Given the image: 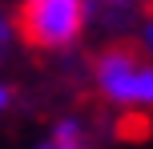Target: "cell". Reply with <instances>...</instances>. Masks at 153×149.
<instances>
[{"label":"cell","instance_id":"obj_1","mask_svg":"<svg viewBox=\"0 0 153 149\" xmlns=\"http://www.w3.org/2000/svg\"><path fill=\"white\" fill-rule=\"evenodd\" d=\"M93 81L101 97L113 101L125 113H149L153 109V61L137 44H109L93 61Z\"/></svg>","mask_w":153,"mask_h":149},{"label":"cell","instance_id":"obj_2","mask_svg":"<svg viewBox=\"0 0 153 149\" xmlns=\"http://www.w3.org/2000/svg\"><path fill=\"white\" fill-rule=\"evenodd\" d=\"M85 16H89L85 0H20L12 28L28 48L56 53V48H69L85 32Z\"/></svg>","mask_w":153,"mask_h":149},{"label":"cell","instance_id":"obj_3","mask_svg":"<svg viewBox=\"0 0 153 149\" xmlns=\"http://www.w3.org/2000/svg\"><path fill=\"white\" fill-rule=\"evenodd\" d=\"M48 149H89V137H85V129L76 121H61L53 129V137H48Z\"/></svg>","mask_w":153,"mask_h":149},{"label":"cell","instance_id":"obj_4","mask_svg":"<svg viewBox=\"0 0 153 149\" xmlns=\"http://www.w3.org/2000/svg\"><path fill=\"white\" fill-rule=\"evenodd\" d=\"M137 48H141V53H145L149 61H153V20L145 24V32H141V44H137Z\"/></svg>","mask_w":153,"mask_h":149},{"label":"cell","instance_id":"obj_5","mask_svg":"<svg viewBox=\"0 0 153 149\" xmlns=\"http://www.w3.org/2000/svg\"><path fill=\"white\" fill-rule=\"evenodd\" d=\"M4 40H8V24L0 20V44H4Z\"/></svg>","mask_w":153,"mask_h":149},{"label":"cell","instance_id":"obj_6","mask_svg":"<svg viewBox=\"0 0 153 149\" xmlns=\"http://www.w3.org/2000/svg\"><path fill=\"white\" fill-rule=\"evenodd\" d=\"M4 105H8V89H0V109H4Z\"/></svg>","mask_w":153,"mask_h":149},{"label":"cell","instance_id":"obj_7","mask_svg":"<svg viewBox=\"0 0 153 149\" xmlns=\"http://www.w3.org/2000/svg\"><path fill=\"white\" fill-rule=\"evenodd\" d=\"M36 149H48V141H45V145H36Z\"/></svg>","mask_w":153,"mask_h":149}]
</instances>
